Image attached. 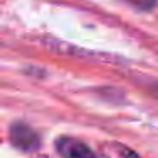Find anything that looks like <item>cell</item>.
<instances>
[{"label":"cell","mask_w":158,"mask_h":158,"mask_svg":"<svg viewBox=\"0 0 158 158\" xmlns=\"http://www.w3.org/2000/svg\"><path fill=\"white\" fill-rule=\"evenodd\" d=\"M55 146H56V151L63 158H99L89 148V144H85L83 141L72 138V136L58 138Z\"/></svg>","instance_id":"obj_2"},{"label":"cell","mask_w":158,"mask_h":158,"mask_svg":"<svg viewBox=\"0 0 158 158\" xmlns=\"http://www.w3.org/2000/svg\"><path fill=\"white\" fill-rule=\"evenodd\" d=\"M126 2L139 10H151V9L158 7V0H126Z\"/></svg>","instance_id":"obj_4"},{"label":"cell","mask_w":158,"mask_h":158,"mask_svg":"<svg viewBox=\"0 0 158 158\" xmlns=\"http://www.w3.org/2000/svg\"><path fill=\"white\" fill-rule=\"evenodd\" d=\"M156 92H158V87H156Z\"/></svg>","instance_id":"obj_5"},{"label":"cell","mask_w":158,"mask_h":158,"mask_svg":"<svg viewBox=\"0 0 158 158\" xmlns=\"http://www.w3.org/2000/svg\"><path fill=\"white\" fill-rule=\"evenodd\" d=\"M100 151L106 158H141L134 150H131L129 146H126L123 143H117V141L104 143Z\"/></svg>","instance_id":"obj_3"},{"label":"cell","mask_w":158,"mask_h":158,"mask_svg":"<svg viewBox=\"0 0 158 158\" xmlns=\"http://www.w3.org/2000/svg\"><path fill=\"white\" fill-rule=\"evenodd\" d=\"M9 139L21 151H36L41 144L39 134L24 123H14L9 129Z\"/></svg>","instance_id":"obj_1"}]
</instances>
